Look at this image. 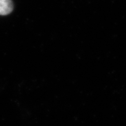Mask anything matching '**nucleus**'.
Here are the masks:
<instances>
[{
  "label": "nucleus",
  "mask_w": 126,
  "mask_h": 126,
  "mask_svg": "<svg viewBox=\"0 0 126 126\" xmlns=\"http://www.w3.org/2000/svg\"><path fill=\"white\" fill-rule=\"evenodd\" d=\"M14 4L11 0H0V15H7L12 11Z\"/></svg>",
  "instance_id": "nucleus-1"
}]
</instances>
